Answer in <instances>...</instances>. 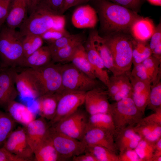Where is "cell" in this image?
I'll return each instance as SVG.
<instances>
[{
	"label": "cell",
	"instance_id": "12",
	"mask_svg": "<svg viewBox=\"0 0 161 161\" xmlns=\"http://www.w3.org/2000/svg\"><path fill=\"white\" fill-rule=\"evenodd\" d=\"M107 90L103 88L94 89L86 92L84 104L89 115L108 113L110 104Z\"/></svg>",
	"mask_w": 161,
	"mask_h": 161
},
{
	"label": "cell",
	"instance_id": "25",
	"mask_svg": "<svg viewBox=\"0 0 161 161\" xmlns=\"http://www.w3.org/2000/svg\"><path fill=\"white\" fill-rule=\"evenodd\" d=\"M153 22L148 18L142 17L133 24L130 32L136 40L147 41L150 39L155 30Z\"/></svg>",
	"mask_w": 161,
	"mask_h": 161
},
{
	"label": "cell",
	"instance_id": "36",
	"mask_svg": "<svg viewBox=\"0 0 161 161\" xmlns=\"http://www.w3.org/2000/svg\"><path fill=\"white\" fill-rule=\"evenodd\" d=\"M44 42L41 35H28L22 41L24 58L28 57L42 46Z\"/></svg>",
	"mask_w": 161,
	"mask_h": 161
},
{
	"label": "cell",
	"instance_id": "31",
	"mask_svg": "<svg viewBox=\"0 0 161 161\" xmlns=\"http://www.w3.org/2000/svg\"><path fill=\"white\" fill-rule=\"evenodd\" d=\"M70 62L75 67L89 77L96 79L88 59L83 44L77 49Z\"/></svg>",
	"mask_w": 161,
	"mask_h": 161
},
{
	"label": "cell",
	"instance_id": "14",
	"mask_svg": "<svg viewBox=\"0 0 161 161\" xmlns=\"http://www.w3.org/2000/svg\"><path fill=\"white\" fill-rule=\"evenodd\" d=\"M109 98L114 102L131 97L133 89L126 72L109 77L106 87Z\"/></svg>",
	"mask_w": 161,
	"mask_h": 161
},
{
	"label": "cell",
	"instance_id": "22",
	"mask_svg": "<svg viewBox=\"0 0 161 161\" xmlns=\"http://www.w3.org/2000/svg\"><path fill=\"white\" fill-rule=\"evenodd\" d=\"M114 139L120 153L127 149H134L142 139L134 127H127L117 132Z\"/></svg>",
	"mask_w": 161,
	"mask_h": 161
},
{
	"label": "cell",
	"instance_id": "15",
	"mask_svg": "<svg viewBox=\"0 0 161 161\" xmlns=\"http://www.w3.org/2000/svg\"><path fill=\"white\" fill-rule=\"evenodd\" d=\"M86 146L97 145L107 148L117 153L114 134L107 130L88 127L81 140Z\"/></svg>",
	"mask_w": 161,
	"mask_h": 161
},
{
	"label": "cell",
	"instance_id": "16",
	"mask_svg": "<svg viewBox=\"0 0 161 161\" xmlns=\"http://www.w3.org/2000/svg\"><path fill=\"white\" fill-rule=\"evenodd\" d=\"M24 127L29 144L34 153L48 136V123L41 117Z\"/></svg>",
	"mask_w": 161,
	"mask_h": 161
},
{
	"label": "cell",
	"instance_id": "30",
	"mask_svg": "<svg viewBox=\"0 0 161 161\" xmlns=\"http://www.w3.org/2000/svg\"><path fill=\"white\" fill-rule=\"evenodd\" d=\"M34 160L36 161H62L54 147L49 134L34 151Z\"/></svg>",
	"mask_w": 161,
	"mask_h": 161
},
{
	"label": "cell",
	"instance_id": "17",
	"mask_svg": "<svg viewBox=\"0 0 161 161\" xmlns=\"http://www.w3.org/2000/svg\"><path fill=\"white\" fill-rule=\"evenodd\" d=\"M83 46L96 78L106 87L109 84L110 77L102 59L94 46L90 33Z\"/></svg>",
	"mask_w": 161,
	"mask_h": 161
},
{
	"label": "cell",
	"instance_id": "19",
	"mask_svg": "<svg viewBox=\"0 0 161 161\" xmlns=\"http://www.w3.org/2000/svg\"><path fill=\"white\" fill-rule=\"evenodd\" d=\"M71 20L73 25L76 28H93L98 21L97 12L89 4L81 5L74 11Z\"/></svg>",
	"mask_w": 161,
	"mask_h": 161
},
{
	"label": "cell",
	"instance_id": "4",
	"mask_svg": "<svg viewBox=\"0 0 161 161\" xmlns=\"http://www.w3.org/2000/svg\"><path fill=\"white\" fill-rule=\"evenodd\" d=\"M60 15L54 13L41 0L20 26L19 32L24 36L41 35L55 25Z\"/></svg>",
	"mask_w": 161,
	"mask_h": 161
},
{
	"label": "cell",
	"instance_id": "34",
	"mask_svg": "<svg viewBox=\"0 0 161 161\" xmlns=\"http://www.w3.org/2000/svg\"><path fill=\"white\" fill-rule=\"evenodd\" d=\"M85 152L91 154L97 161H120L118 155L117 153L102 146H86Z\"/></svg>",
	"mask_w": 161,
	"mask_h": 161
},
{
	"label": "cell",
	"instance_id": "2",
	"mask_svg": "<svg viewBox=\"0 0 161 161\" xmlns=\"http://www.w3.org/2000/svg\"><path fill=\"white\" fill-rule=\"evenodd\" d=\"M61 64L51 61L41 67L26 70L35 89L41 96L55 93L62 90Z\"/></svg>",
	"mask_w": 161,
	"mask_h": 161
},
{
	"label": "cell",
	"instance_id": "47",
	"mask_svg": "<svg viewBox=\"0 0 161 161\" xmlns=\"http://www.w3.org/2000/svg\"><path fill=\"white\" fill-rule=\"evenodd\" d=\"M120 161H141L134 149L126 150L118 155Z\"/></svg>",
	"mask_w": 161,
	"mask_h": 161
},
{
	"label": "cell",
	"instance_id": "13",
	"mask_svg": "<svg viewBox=\"0 0 161 161\" xmlns=\"http://www.w3.org/2000/svg\"><path fill=\"white\" fill-rule=\"evenodd\" d=\"M14 67H5L0 74V107L4 108L18 95L15 85Z\"/></svg>",
	"mask_w": 161,
	"mask_h": 161
},
{
	"label": "cell",
	"instance_id": "6",
	"mask_svg": "<svg viewBox=\"0 0 161 161\" xmlns=\"http://www.w3.org/2000/svg\"><path fill=\"white\" fill-rule=\"evenodd\" d=\"M109 113L113 120L116 133L126 128L134 127L143 116L131 97L110 104Z\"/></svg>",
	"mask_w": 161,
	"mask_h": 161
},
{
	"label": "cell",
	"instance_id": "27",
	"mask_svg": "<svg viewBox=\"0 0 161 161\" xmlns=\"http://www.w3.org/2000/svg\"><path fill=\"white\" fill-rule=\"evenodd\" d=\"M60 94L55 93L44 95L38 98L39 114L45 119L52 120L54 117Z\"/></svg>",
	"mask_w": 161,
	"mask_h": 161
},
{
	"label": "cell",
	"instance_id": "3",
	"mask_svg": "<svg viewBox=\"0 0 161 161\" xmlns=\"http://www.w3.org/2000/svg\"><path fill=\"white\" fill-rule=\"evenodd\" d=\"M19 32L8 27L0 32V58L3 66L15 68L24 58L22 41Z\"/></svg>",
	"mask_w": 161,
	"mask_h": 161
},
{
	"label": "cell",
	"instance_id": "11",
	"mask_svg": "<svg viewBox=\"0 0 161 161\" xmlns=\"http://www.w3.org/2000/svg\"><path fill=\"white\" fill-rule=\"evenodd\" d=\"M3 146L26 161L33 160L34 153L29 144L24 127H19L13 130Z\"/></svg>",
	"mask_w": 161,
	"mask_h": 161
},
{
	"label": "cell",
	"instance_id": "42",
	"mask_svg": "<svg viewBox=\"0 0 161 161\" xmlns=\"http://www.w3.org/2000/svg\"><path fill=\"white\" fill-rule=\"evenodd\" d=\"M137 13L145 0H107Z\"/></svg>",
	"mask_w": 161,
	"mask_h": 161
},
{
	"label": "cell",
	"instance_id": "23",
	"mask_svg": "<svg viewBox=\"0 0 161 161\" xmlns=\"http://www.w3.org/2000/svg\"><path fill=\"white\" fill-rule=\"evenodd\" d=\"M27 10V0H13L6 18L7 26L15 29L25 20Z\"/></svg>",
	"mask_w": 161,
	"mask_h": 161
},
{
	"label": "cell",
	"instance_id": "46",
	"mask_svg": "<svg viewBox=\"0 0 161 161\" xmlns=\"http://www.w3.org/2000/svg\"><path fill=\"white\" fill-rule=\"evenodd\" d=\"M0 161H26L13 154L3 146L0 147Z\"/></svg>",
	"mask_w": 161,
	"mask_h": 161
},
{
	"label": "cell",
	"instance_id": "56",
	"mask_svg": "<svg viewBox=\"0 0 161 161\" xmlns=\"http://www.w3.org/2000/svg\"><path fill=\"white\" fill-rule=\"evenodd\" d=\"M4 67H2L0 68V74Z\"/></svg>",
	"mask_w": 161,
	"mask_h": 161
},
{
	"label": "cell",
	"instance_id": "43",
	"mask_svg": "<svg viewBox=\"0 0 161 161\" xmlns=\"http://www.w3.org/2000/svg\"><path fill=\"white\" fill-rule=\"evenodd\" d=\"M130 75L136 78L145 81H148L151 84L152 79L145 70L142 63L134 66V67Z\"/></svg>",
	"mask_w": 161,
	"mask_h": 161
},
{
	"label": "cell",
	"instance_id": "24",
	"mask_svg": "<svg viewBox=\"0 0 161 161\" xmlns=\"http://www.w3.org/2000/svg\"><path fill=\"white\" fill-rule=\"evenodd\" d=\"M52 61V55L49 47L42 46L31 55L24 58L18 66L35 69L44 66Z\"/></svg>",
	"mask_w": 161,
	"mask_h": 161
},
{
	"label": "cell",
	"instance_id": "49",
	"mask_svg": "<svg viewBox=\"0 0 161 161\" xmlns=\"http://www.w3.org/2000/svg\"><path fill=\"white\" fill-rule=\"evenodd\" d=\"M154 112L143 119L148 122L161 125V107L154 111Z\"/></svg>",
	"mask_w": 161,
	"mask_h": 161
},
{
	"label": "cell",
	"instance_id": "55",
	"mask_svg": "<svg viewBox=\"0 0 161 161\" xmlns=\"http://www.w3.org/2000/svg\"><path fill=\"white\" fill-rule=\"evenodd\" d=\"M152 161H161V156L153 158Z\"/></svg>",
	"mask_w": 161,
	"mask_h": 161
},
{
	"label": "cell",
	"instance_id": "53",
	"mask_svg": "<svg viewBox=\"0 0 161 161\" xmlns=\"http://www.w3.org/2000/svg\"><path fill=\"white\" fill-rule=\"evenodd\" d=\"M155 150L161 151V138L154 144Z\"/></svg>",
	"mask_w": 161,
	"mask_h": 161
},
{
	"label": "cell",
	"instance_id": "39",
	"mask_svg": "<svg viewBox=\"0 0 161 161\" xmlns=\"http://www.w3.org/2000/svg\"><path fill=\"white\" fill-rule=\"evenodd\" d=\"M155 143L141 139L134 149L141 161H152Z\"/></svg>",
	"mask_w": 161,
	"mask_h": 161
},
{
	"label": "cell",
	"instance_id": "35",
	"mask_svg": "<svg viewBox=\"0 0 161 161\" xmlns=\"http://www.w3.org/2000/svg\"><path fill=\"white\" fill-rule=\"evenodd\" d=\"M16 123L6 112L0 110V147L14 130Z\"/></svg>",
	"mask_w": 161,
	"mask_h": 161
},
{
	"label": "cell",
	"instance_id": "29",
	"mask_svg": "<svg viewBox=\"0 0 161 161\" xmlns=\"http://www.w3.org/2000/svg\"><path fill=\"white\" fill-rule=\"evenodd\" d=\"M15 80L16 86L19 95L23 97L32 99L39 97L26 70L19 73L17 72Z\"/></svg>",
	"mask_w": 161,
	"mask_h": 161
},
{
	"label": "cell",
	"instance_id": "32",
	"mask_svg": "<svg viewBox=\"0 0 161 161\" xmlns=\"http://www.w3.org/2000/svg\"><path fill=\"white\" fill-rule=\"evenodd\" d=\"M88 127L105 129L111 132L114 136L116 133L113 120L108 113H99L89 115Z\"/></svg>",
	"mask_w": 161,
	"mask_h": 161
},
{
	"label": "cell",
	"instance_id": "5",
	"mask_svg": "<svg viewBox=\"0 0 161 161\" xmlns=\"http://www.w3.org/2000/svg\"><path fill=\"white\" fill-rule=\"evenodd\" d=\"M104 37L112 52L117 74L130 71L132 64V38L122 33Z\"/></svg>",
	"mask_w": 161,
	"mask_h": 161
},
{
	"label": "cell",
	"instance_id": "48",
	"mask_svg": "<svg viewBox=\"0 0 161 161\" xmlns=\"http://www.w3.org/2000/svg\"><path fill=\"white\" fill-rule=\"evenodd\" d=\"M12 0H0V20L3 24L10 10Z\"/></svg>",
	"mask_w": 161,
	"mask_h": 161
},
{
	"label": "cell",
	"instance_id": "8",
	"mask_svg": "<svg viewBox=\"0 0 161 161\" xmlns=\"http://www.w3.org/2000/svg\"><path fill=\"white\" fill-rule=\"evenodd\" d=\"M89 115L80 109L50 127L53 129L81 141L88 127Z\"/></svg>",
	"mask_w": 161,
	"mask_h": 161
},
{
	"label": "cell",
	"instance_id": "51",
	"mask_svg": "<svg viewBox=\"0 0 161 161\" xmlns=\"http://www.w3.org/2000/svg\"><path fill=\"white\" fill-rule=\"evenodd\" d=\"M73 161H97L95 158L91 154L85 152L84 153L75 156L72 159Z\"/></svg>",
	"mask_w": 161,
	"mask_h": 161
},
{
	"label": "cell",
	"instance_id": "45",
	"mask_svg": "<svg viewBox=\"0 0 161 161\" xmlns=\"http://www.w3.org/2000/svg\"><path fill=\"white\" fill-rule=\"evenodd\" d=\"M45 5L54 13L61 15L64 0H42Z\"/></svg>",
	"mask_w": 161,
	"mask_h": 161
},
{
	"label": "cell",
	"instance_id": "60",
	"mask_svg": "<svg viewBox=\"0 0 161 161\" xmlns=\"http://www.w3.org/2000/svg\"><path fill=\"white\" fill-rule=\"evenodd\" d=\"M2 24H0V26H1V25Z\"/></svg>",
	"mask_w": 161,
	"mask_h": 161
},
{
	"label": "cell",
	"instance_id": "18",
	"mask_svg": "<svg viewBox=\"0 0 161 161\" xmlns=\"http://www.w3.org/2000/svg\"><path fill=\"white\" fill-rule=\"evenodd\" d=\"M130 72L126 73L133 89L131 97L138 109L144 115L148 102L151 83L133 77L130 75Z\"/></svg>",
	"mask_w": 161,
	"mask_h": 161
},
{
	"label": "cell",
	"instance_id": "10",
	"mask_svg": "<svg viewBox=\"0 0 161 161\" xmlns=\"http://www.w3.org/2000/svg\"><path fill=\"white\" fill-rule=\"evenodd\" d=\"M86 92H68L60 94L55 115L49 121V127L69 115L84 104Z\"/></svg>",
	"mask_w": 161,
	"mask_h": 161
},
{
	"label": "cell",
	"instance_id": "57",
	"mask_svg": "<svg viewBox=\"0 0 161 161\" xmlns=\"http://www.w3.org/2000/svg\"><path fill=\"white\" fill-rule=\"evenodd\" d=\"M4 66H3L2 64V63H1V61H0V68L2 67H3Z\"/></svg>",
	"mask_w": 161,
	"mask_h": 161
},
{
	"label": "cell",
	"instance_id": "44",
	"mask_svg": "<svg viewBox=\"0 0 161 161\" xmlns=\"http://www.w3.org/2000/svg\"><path fill=\"white\" fill-rule=\"evenodd\" d=\"M69 34V33L66 30H61L52 27L41 36L44 41H45L49 43Z\"/></svg>",
	"mask_w": 161,
	"mask_h": 161
},
{
	"label": "cell",
	"instance_id": "41",
	"mask_svg": "<svg viewBox=\"0 0 161 161\" xmlns=\"http://www.w3.org/2000/svg\"><path fill=\"white\" fill-rule=\"evenodd\" d=\"M78 34H70L69 33L53 42L49 43L48 46L51 55L69 44L77 37Z\"/></svg>",
	"mask_w": 161,
	"mask_h": 161
},
{
	"label": "cell",
	"instance_id": "54",
	"mask_svg": "<svg viewBox=\"0 0 161 161\" xmlns=\"http://www.w3.org/2000/svg\"><path fill=\"white\" fill-rule=\"evenodd\" d=\"M150 4L155 6H161V0H146Z\"/></svg>",
	"mask_w": 161,
	"mask_h": 161
},
{
	"label": "cell",
	"instance_id": "33",
	"mask_svg": "<svg viewBox=\"0 0 161 161\" xmlns=\"http://www.w3.org/2000/svg\"><path fill=\"white\" fill-rule=\"evenodd\" d=\"M132 62L133 65L142 63L152 55L149 44L147 41L132 39Z\"/></svg>",
	"mask_w": 161,
	"mask_h": 161
},
{
	"label": "cell",
	"instance_id": "9",
	"mask_svg": "<svg viewBox=\"0 0 161 161\" xmlns=\"http://www.w3.org/2000/svg\"><path fill=\"white\" fill-rule=\"evenodd\" d=\"M49 134L54 147L62 161L72 160L74 156L85 152L86 145L82 141L56 131L50 127Z\"/></svg>",
	"mask_w": 161,
	"mask_h": 161
},
{
	"label": "cell",
	"instance_id": "58",
	"mask_svg": "<svg viewBox=\"0 0 161 161\" xmlns=\"http://www.w3.org/2000/svg\"><path fill=\"white\" fill-rule=\"evenodd\" d=\"M93 0H85V3L87 2H89V1H91Z\"/></svg>",
	"mask_w": 161,
	"mask_h": 161
},
{
	"label": "cell",
	"instance_id": "7",
	"mask_svg": "<svg viewBox=\"0 0 161 161\" xmlns=\"http://www.w3.org/2000/svg\"><path fill=\"white\" fill-rule=\"evenodd\" d=\"M61 71L62 90L61 94L68 92H86L94 89L102 88L100 81L89 77L71 63L61 64Z\"/></svg>",
	"mask_w": 161,
	"mask_h": 161
},
{
	"label": "cell",
	"instance_id": "38",
	"mask_svg": "<svg viewBox=\"0 0 161 161\" xmlns=\"http://www.w3.org/2000/svg\"><path fill=\"white\" fill-rule=\"evenodd\" d=\"M142 63L152 79V83L161 78V60L151 55Z\"/></svg>",
	"mask_w": 161,
	"mask_h": 161
},
{
	"label": "cell",
	"instance_id": "28",
	"mask_svg": "<svg viewBox=\"0 0 161 161\" xmlns=\"http://www.w3.org/2000/svg\"><path fill=\"white\" fill-rule=\"evenodd\" d=\"M134 128L142 139L155 143L161 138V125L148 122L143 118Z\"/></svg>",
	"mask_w": 161,
	"mask_h": 161
},
{
	"label": "cell",
	"instance_id": "26",
	"mask_svg": "<svg viewBox=\"0 0 161 161\" xmlns=\"http://www.w3.org/2000/svg\"><path fill=\"white\" fill-rule=\"evenodd\" d=\"M85 41L83 34H78L77 37L69 44L52 55V61L58 64L70 62L76 50L83 44Z\"/></svg>",
	"mask_w": 161,
	"mask_h": 161
},
{
	"label": "cell",
	"instance_id": "40",
	"mask_svg": "<svg viewBox=\"0 0 161 161\" xmlns=\"http://www.w3.org/2000/svg\"><path fill=\"white\" fill-rule=\"evenodd\" d=\"M149 44L152 55L161 60V24L160 23L155 27L154 33L150 38Z\"/></svg>",
	"mask_w": 161,
	"mask_h": 161
},
{
	"label": "cell",
	"instance_id": "37",
	"mask_svg": "<svg viewBox=\"0 0 161 161\" xmlns=\"http://www.w3.org/2000/svg\"><path fill=\"white\" fill-rule=\"evenodd\" d=\"M161 78L151 84L147 109L153 111L161 107Z\"/></svg>",
	"mask_w": 161,
	"mask_h": 161
},
{
	"label": "cell",
	"instance_id": "59",
	"mask_svg": "<svg viewBox=\"0 0 161 161\" xmlns=\"http://www.w3.org/2000/svg\"><path fill=\"white\" fill-rule=\"evenodd\" d=\"M0 24H2V23H1V22L0 20Z\"/></svg>",
	"mask_w": 161,
	"mask_h": 161
},
{
	"label": "cell",
	"instance_id": "50",
	"mask_svg": "<svg viewBox=\"0 0 161 161\" xmlns=\"http://www.w3.org/2000/svg\"><path fill=\"white\" fill-rule=\"evenodd\" d=\"M85 2V0H64L61 15L70 7Z\"/></svg>",
	"mask_w": 161,
	"mask_h": 161
},
{
	"label": "cell",
	"instance_id": "21",
	"mask_svg": "<svg viewBox=\"0 0 161 161\" xmlns=\"http://www.w3.org/2000/svg\"><path fill=\"white\" fill-rule=\"evenodd\" d=\"M4 108L16 123L24 126L36 119L35 114L27 106L15 100L9 102Z\"/></svg>",
	"mask_w": 161,
	"mask_h": 161
},
{
	"label": "cell",
	"instance_id": "20",
	"mask_svg": "<svg viewBox=\"0 0 161 161\" xmlns=\"http://www.w3.org/2000/svg\"><path fill=\"white\" fill-rule=\"evenodd\" d=\"M90 34L94 46L106 69L113 75H118L114 67L112 52L105 38L100 36L96 30L92 31Z\"/></svg>",
	"mask_w": 161,
	"mask_h": 161
},
{
	"label": "cell",
	"instance_id": "1",
	"mask_svg": "<svg viewBox=\"0 0 161 161\" xmlns=\"http://www.w3.org/2000/svg\"><path fill=\"white\" fill-rule=\"evenodd\" d=\"M101 30L107 35L130 32L133 24L142 16L130 9L107 0H93Z\"/></svg>",
	"mask_w": 161,
	"mask_h": 161
},
{
	"label": "cell",
	"instance_id": "52",
	"mask_svg": "<svg viewBox=\"0 0 161 161\" xmlns=\"http://www.w3.org/2000/svg\"><path fill=\"white\" fill-rule=\"evenodd\" d=\"M41 0H27V10L30 14Z\"/></svg>",
	"mask_w": 161,
	"mask_h": 161
}]
</instances>
